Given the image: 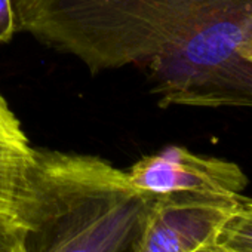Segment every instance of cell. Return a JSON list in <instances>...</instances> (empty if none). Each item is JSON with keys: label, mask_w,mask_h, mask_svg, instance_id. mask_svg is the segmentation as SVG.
Returning a JSON list of instances; mask_svg holds the SVG:
<instances>
[{"label": "cell", "mask_w": 252, "mask_h": 252, "mask_svg": "<svg viewBox=\"0 0 252 252\" xmlns=\"http://www.w3.org/2000/svg\"><path fill=\"white\" fill-rule=\"evenodd\" d=\"M193 252H228V251L225 248H222L221 245H218L217 240H214V242H209V243L200 246L199 249H196Z\"/></svg>", "instance_id": "obj_10"}, {"label": "cell", "mask_w": 252, "mask_h": 252, "mask_svg": "<svg viewBox=\"0 0 252 252\" xmlns=\"http://www.w3.org/2000/svg\"><path fill=\"white\" fill-rule=\"evenodd\" d=\"M34 149L0 94V212H15Z\"/></svg>", "instance_id": "obj_5"}, {"label": "cell", "mask_w": 252, "mask_h": 252, "mask_svg": "<svg viewBox=\"0 0 252 252\" xmlns=\"http://www.w3.org/2000/svg\"><path fill=\"white\" fill-rule=\"evenodd\" d=\"M17 29L18 26L14 0H0V43L9 42Z\"/></svg>", "instance_id": "obj_8"}, {"label": "cell", "mask_w": 252, "mask_h": 252, "mask_svg": "<svg viewBox=\"0 0 252 252\" xmlns=\"http://www.w3.org/2000/svg\"><path fill=\"white\" fill-rule=\"evenodd\" d=\"M21 252H26V249H24V248H23V251H21Z\"/></svg>", "instance_id": "obj_11"}, {"label": "cell", "mask_w": 252, "mask_h": 252, "mask_svg": "<svg viewBox=\"0 0 252 252\" xmlns=\"http://www.w3.org/2000/svg\"><path fill=\"white\" fill-rule=\"evenodd\" d=\"M26 228L14 212H0V252H21Z\"/></svg>", "instance_id": "obj_7"}, {"label": "cell", "mask_w": 252, "mask_h": 252, "mask_svg": "<svg viewBox=\"0 0 252 252\" xmlns=\"http://www.w3.org/2000/svg\"><path fill=\"white\" fill-rule=\"evenodd\" d=\"M126 174L137 189L155 196L194 193L237 197L248 186L245 172L236 163L199 156L178 146L140 159Z\"/></svg>", "instance_id": "obj_4"}, {"label": "cell", "mask_w": 252, "mask_h": 252, "mask_svg": "<svg viewBox=\"0 0 252 252\" xmlns=\"http://www.w3.org/2000/svg\"><path fill=\"white\" fill-rule=\"evenodd\" d=\"M242 55L246 61H249L252 64V32L249 33V36L245 39L243 42V48H242Z\"/></svg>", "instance_id": "obj_9"}, {"label": "cell", "mask_w": 252, "mask_h": 252, "mask_svg": "<svg viewBox=\"0 0 252 252\" xmlns=\"http://www.w3.org/2000/svg\"><path fill=\"white\" fill-rule=\"evenodd\" d=\"M217 243L228 252H252V200L240 196L237 208L217 236Z\"/></svg>", "instance_id": "obj_6"}, {"label": "cell", "mask_w": 252, "mask_h": 252, "mask_svg": "<svg viewBox=\"0 0 252 252\" xmlns=\"http://www.w3.org/2000/svg\"><path fill=\"white\" fill-rule=\"evenodd\" d=\"M156 200L104 159L34 149L14 214L26 252H126Z\"/></svg>", "instance_id": "obj_2"}, {"label": "cell", "mask_w": 252, "mask_h": 252, "mask_svg": "<svg viewBox=\"0 0 252 252\" xmlns=\"http://www.w3.org/2000/svg\"><path fill=\"white\" fill-rule=\"evenodd\" d=\"M17 26L98 73L155 60L190 95L218 94L251 67L252 0H14Z\"/></svg>", "instance_id": "obj_1"}, {"label": "cell", "mask_w": 252, "mask_h": 252, "mask_svg": "<svg viewBox=\"0 0 252 252\" xmlns=\"http://www.w3.org/2000/svg\"><path fill=\"white\" fill-rule=\"evenodd\" d=\"M239 199L194 193L158 196L132 252H193L217 239Z\"/></svg>", "instance_id": "obj_3"}]
</instances>
